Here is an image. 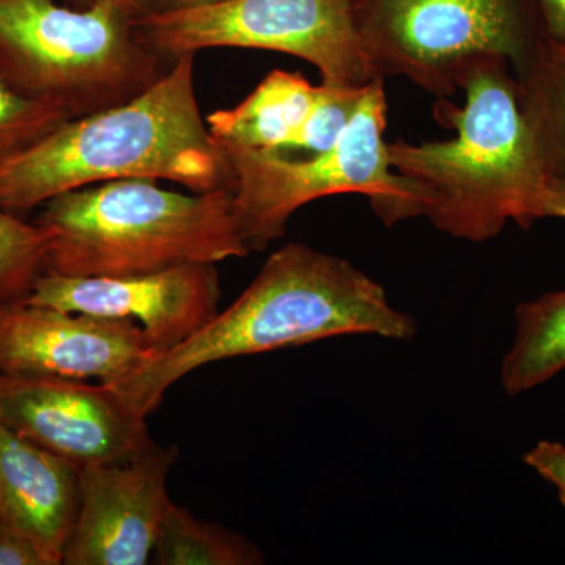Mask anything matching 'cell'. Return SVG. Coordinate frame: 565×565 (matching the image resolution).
Returning a JSON list of instances; mask_svg holds the SVG:
<instances>
[{"label":"cell","mask_w":565,"mask_h":565,"mask_svg":"<svg viewBox=\"0 0 565 565\" xmlns=\"http://www.w3.org/2000/svg\"><path fill=\"white\" fill-rule=\"evenodd\" d=\"M416 332L414 316L396 310L381 282L343 258L288 244L202 330L104 384L147 419L174 384L206 364L348 334L408 341Z\"/></svg>","instance_id":"obj_1"},{"label":"cell","mask_w":565,"mask_h":565,"mask_svg":"<svg viewBox=\"0 0 565 565\" xmlns=\"http://www.w3.org/2000/svg\"><path fill=\"white\" fill-rule=\"evenodd\" d=\"M509 66L494 54L459 66L465 106L440 99L434 107L437 121L456 128V139L388 145L392 169L422 192L423 215L457 239L486 243L509 221L527 230L542 218L550 177Z\"/></svg>","instance_id":"obj_2"},{"label":"cell","mask_w":565,"mask_h":565,"mask_svg":"<svg viewBox=\"0 0 565 565\" xmlns=\"http://www.w3.org/2000/svg\"><path fill=\"white\" fill-rule=\"evenodd\" d=\"M193 62L177 58L136 98L73 118L2 163L0 206L21 215L65 192L137 178L233 191L232 169L196 99Z\"/></svg>","instance_id":"obj_3"},{"label":"cell","mask_w":565,"mask_h":565,"mask_svg":"<svg viewBox=\"0 0 565 565\" xmlns=\"http://www.w3.org/2000/svg\"><path fill=\"white\" fill-rule=\"evenodd\" d=\"M41 207L36 223L50 236L44 273L126 277L250 253L232 189L181 193L137 178L65 192Z\"/></svg>","instance_id":"obj_4"},{"label":"cell","mask_w":565,"mask_h":565,"mask_svg":"<svg viewBox=\"0 0 565 565\" xmlns=\"http://www.w3.org/2000/svg\"><path fill=\"white\" fill-rule=\"evenodd\" d=\"M136 18L115 2L0 0V77L73 118L129 102L167 71L137 39Z\"/></svg>","instance_id":"obj_5"},{"label":"cell","mask_w":565,"mask_h":565,"mask_svg":"<svg viewBox=\"0 0 565 565\" xmlns=\"http://www.w3.org/2000/svg\"><path fill=\"white\" fill-rule=\"evenodd\" d=\"M386 110L384 77H377L332 147L310 158L217 141L232 169L234 215L248 250L262 252L285 236L305 204L338 193L370 196L386 226L423 215L422 192L390 166Z\"/></svg>","instance_id":"obj_6"},{"label":"cell","mask_w":565,"mask_h":565,"mask_svg":"<svg viewBox=\"0 0 565 565\" xmlns=\"http://www.w3.org/2000/svg\"><path fill=\"white\" fill-rule=\"evenodd\" d=\"M360 0H222L136 18L137 39L163 62L214 47L281 52L310 62L322 84L377 79L359 31Z\"/></svg>","instance_id":"obj_7"},{"label":"cell","mask_w":565,"mask_h":565,"mask_svg":"<svg viewBox=\"0 0 565 565\" xmlns=\"http://www.w3.org/2000/svg\"><path fill=\"white\" fill-rule=\"evenodd\" d=\"M359 31L379 77L440 98L457 92L468 58L503 55L519 73L542 41L526 0H360Z\"/></svg>","instance_id":"obj_8"},{"label":"cell","mask_w":565,"mask_h":565,"mask_svg":"<svg viewBox=\"0 0 565 565\" xmlns=\"http://www.w3.org/2000/svg\"><path fill=\"white\" fill-rule=\"evenodd\" d=\"M0 411L13 433L81 468L128 462L156 445L147 419L104 382L0 374Z\"/></svg>","instance_id":"obj_9"},{"label":"cell","mask_w":565,"mask_h":565,"mask_svg":"<svg viewBox=\"0 0 565 565\" xmlns=\"http://www.w3.org/2000/svg\"><path fill=\"white\" fill-rule=\"evenodd\" d=\"M218 302L221 278L215 264H188L126 277L43 273L22 300L70 313L131 319L143 330L154 355L202 330L217 316Z\"/></svg>","instance_id":"obj_10"},{"label":"cell","mask_w":565,"mask_h":565,"mask_svg":"<svg viewBox=\"0 0 565 565\" xmlns=\"http://www.w3.org/2000/svg\"><path fill=\"white\" fill-rule=\"evenodd\" d=\"M178 446L156 444L128 462L82 468L81 508L65 565L150 563L170 504L167 479Z\"/></svg>","instance_id":"obj_11"},{"label":"cell","mask_w":565,"mask_h":565,"mask_svg":"<svg viewBox=\"0 0 565 565\" xmlns=\"http://www.w3.org/2000/svg\"><path fill=\"white\" fill-rule=\"evenodd\" d=\"M154 355L131 319L7 305L0 316V374L115 382Z\"/></svg>","instance_id":"obj_12"},{"label":"cell","mask_w":565,"mask_h":565,"mask_svg":"<svg viewBox=\"0 0 565 565\" xmlns=\"http://www.w3.org/2000/svg\"><path fill=\"white\" fill-rule=\"evenodd\" d=\"M364 87H315L302 74L275 70L233 109L206 117L212 137L226 143L288 154L329 150L352 120Z\"/></svg>","instance_id":"obj_13"},{"label":"cell","mask_w":565,"mask_h":565,"mask_svg":"<svg viewBox=\"0 0 565 565\" xmlns=\"http://www.w3.org/2000/svg\"><path fill=\"white\" fill-rule=\"evenodd\" d=\"M82 468L0 426V501L46 565L63 564L81 508Z\"/></svg>","instance_id":"obj_14"},{"label":"cell","mask_w":565,"mask_h":565,"mask_svg":"<svg viewBox=\"0 0 565 565\" xmlns=\"http://www.w3.org/2000/svg\"><path fill=\"white\" fill-rule=\"evenodd\" d=\"M565 370V289L515 308V333L501 362L508 396L530 392Z\"/></svg>","instance_id":"obj_15"},{"label":"cell","mask_w":565,"mask_h":565,"mask_svg":"<svg viewBox=\"0 0 565 565\" xmlns=\"http://www.w3.org/2000/svg\"><path fill=\"white\" fill-rule=\"evenodd\" d=\"M515 79L546 173L565 180V47L541 41Z\"/></svg>","instance_id":"obj_16"},{"label":"cell","mask_w":565,"mask_h":565,"mask_svg":"<svg viewBox=\"0 0 565 565\" xmlns=\"http://www.w3.org/2000/svg\"><path fill=\"white\" fill-rule=\"evenodd\" d=\"M152 563L159 565H259L263 553L243 535L203 522L170 501L159 530Z\"/></svg>","instance_id":"obj_17"},{"label":"cell","mask_w":565,"mask_h":565,"mask_svg":"<svg viewBox=\"0 0 565 565\" xmlns=\"http://www.w3.org/2000/svg\"><path fill=\"white\" fill-rule=\"evenodd\" d=\"M50 236L0 206V303H21L46 269Z\"/></svg>","instance_id":"obj_18"},{"label":"cell","mask_w":565,"mask_h":565,"mask_svg":"<svg viewBox=\"0 0 565 565\" xmlns=\"http://www.w3.org/2000/svg\"><path fill=\"white\" fill-rule=\"evenodd\" d=\"M70 120L73 117L62 107L21 95L0 77V166L31 150Z\"/></svg>","instance_id":"obj_19"},{"label":"cell","mask_w":565,"mask_h":565,"mask_svg":"<svg viewBox=\"0 0 565 565\" xmlns=\"http://www.w3.org/2000/svg\"><path fill=\"white\" fill-rule=\"evenodd\" d=\"M523 462L555 487L557 498L565 508V445L559 441H539L523 456Z\"/></svg>","instance_id":"obj_20"},{"label":"cell","mask_w":565,"mask_h":565,"mask_svg":"<svg viewBox=\"0 0 565 565\" xmlns=\"http://www.w3.org/2000/svg\"><path fill=\"white\" fill-rule=\"evenodd\" d=\"M0 565H46L39 550L6 516H0Z\"/></svg>","instance_id":"obj_21"},{"label":"cell","mask_w":565,"mask_h":565,"mask_svg":"<svg viewBox=\"0 0 565 565\" xmlns=\"http://www.w3.org/2000/svg\"><path fill=\"white\" fill-rule=\"evenodd\" d=\"M542 41L565 47V0H526Z\"/></svg>","instance_id":"obj_22"},{"label":"cell","mask_w":565,"mask_h":565,"mask_svg":"<svg viewBox=\"0 0 565 565\" xmlns=\"http://www.w3.org/2000/svg\"><path fill=\"white\" fill-rule=\"evenodd\" d=\"M565 218V180L550 178L546 184L544 204H542V218Z\"/></svg>","instance_id":"obj_23"},{"label":"cell","mask_w":565,"mask_h":565,"mask_svg":"<svg viewBox=\"0 0 565 565\" xmlns=\"http://www.w3.org/2000/svg\"><path fill=\"white\" fill-rule=\"evenodd\" d=\"M61 2L70 7H76V9H87V7L95 6L98 2H115L125 7V9L131 10L137 18L154 10V0H61Z\"/></svg>","instance_id":"obj_24"},{"label":"cell","mask_w":565,"mask_h":565,"mask_svg":"<svg viewBox=\"0 0 565 565\" xmlns=\"http://www.w3.org/2000/svg\"><path fill=\"white\" fill-rule=\"evenodd\" d=\"M215 2H222V0H154V10L192 9V7H202Z\"/></svg>","instance_id":"obj_25"},{"label":"cell","mask_w":565,"mask_h":565,"mask_svg":"<svg viewBox=\"0 0 565 565\" xmlns=\"http://www.w3.org/2000/svg\"><path fill=\"white\" fill-rule=\"evenodd\" d=\"M0 426H2V411H0ZM0 516H6L2 511V501H0Z\"/></svg>","instance_id":"obj_26"},{"label":"cell","mask_w":565,"mask_h":565,"mask_svg":"<svg viewBox=\"0 0 565 565\" xmlns=\"http://www.w3.org/2000/svg\"><path fill=\"white\" fill-rule=\"evenodd\" d=\"M7 305L0 303V316H2L3 310H6Z\"/></svg>","instance_id":"obj_27"}]
</instances>
